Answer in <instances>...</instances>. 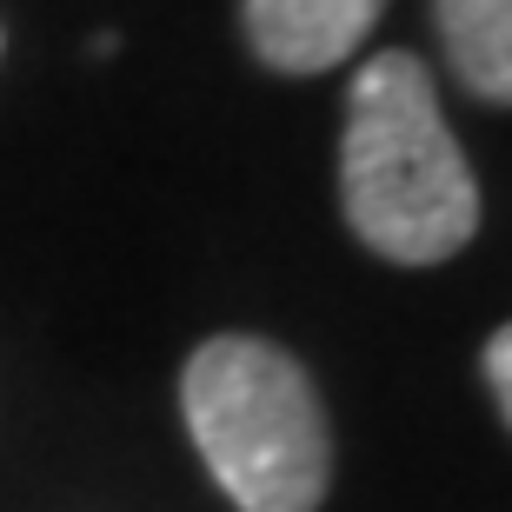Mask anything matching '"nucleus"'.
Segmentation results:
<instances>
[{"instance_id":"f257e3e1","label":"nucleus","mask_w":512,"mask_h":512,"mask_svg":"<svg viewBox=\"0 0 512 512\" xmlns=\"http://www.w3.org/2000/svg\"><path fill=\"white\" fill-rule=\"evenodd\" d=\"M346 227L393 266H439L479 233V187L413 54H373L346 87Z\"/></svg>"},{"instance_id":"f03ea898","label":"nucleus","mask_w":512,"mask_h":512,"mask_svg":"<svg viewBox=\"0 0 512 512\" xmlns=\"http://www.w3.org/2000/svg\"><path fill=\"white\" fill-rule=\"evenodd\" d=\"M180 406L200 459L240 512H320L333 479L320 393L293 353L220 333L187 360Z\"/></svg>"},{"instance_id":"7ed1b4c3","label":"nucleus","mask_w":512,"mask_h":512,"mask_svg":"<svg viewBox=\"0 0 512 512\" xmlns=\"http://www.w3.org/2000/svg\"><path fill=\"white\" fill-rule=\"evenodd\" d=\"M386 0H247V40L273 74H326L360 54Z\"/></svg>"},{"instance_id":"20e7f679","label":"nucleus","mask_w":512,"mask_h":512,"mask_svg":"<svg viewBox=\"0 0 512 512\" xmlns=\"http://www.w3.org/2000/svg\"><path fill=\"white\" fill-rule=\"evenodd\" d=\"M433 20L459 87L512 107V0H433Z\"/></svg>"},{"instance_id":"39448f33","label":"nucleus","mask_w":512,"mask_h":512,"mask_svg":"<svg viewBox=\"0 0 512 512\" xmlns=\"http://www.w3.org/2000/svg\"><path fill=\"white\" fill-rule=\"evenodd\" d=\"M486 386H493L499 413H506V426H512V320L486 340Z\"/></svg>"}]
</instances>
